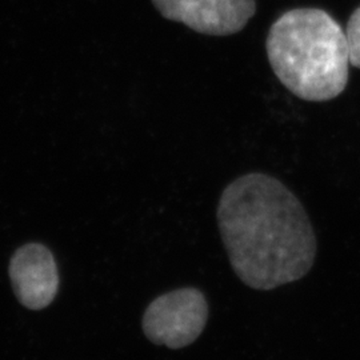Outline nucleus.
I'll list each match as a JSON object with an SVG mask.
<instances>
[{"mask_svg":"<svg viewBox=\"0 0 360 360\" xmlns=\"http://www.w3.org/2000/svg\"><path fill=\"white\" fill-rule=\"evenodd\" d=\"M346 40L349 63L356 68H360V7L356 8L348 19Z\"/></svg>","mask_w":360,"mask_h":360,"instance_id":"nucleus-6","label":"nucleus"},{"mask_svg":"<svg viewBox=\"0 0 360 360\" xmlns=\"http://www.w3.org/2000/svg\"><path fill=\"white\" fill-rule=\"evenodd\" d=\"M266 50L284 87L307 102H327L347 86L346 32L330 13L296 8L271 27Z\"/></svg>","mask_w":360,"mask_h":360,"instance_id":"nucleus-2","label":"nucleus"},{"mask_svg":"<svg viewBox=\"0 0 360 360\" xmlns=\"http://www.w3.org/2000/svg\"><path fill=\"white\" fill-rule=\"evenodd\" d=\"M208 321L205 294L184 287L158 296L143 315V333L156 346L187 347L203 333Z\"/></svg>","mask_w":360,"mask_h":360,"instance_id":"nucleus-3","label":"nucleus"},{"mask_svg":"<svg viewBox=\"0 0 360 360\" xmlns=\"http://www.w3.org/2000/svg\"><path fill=\"white\" fill-rule=\"evenodd\" d=\"M217 217L232 270L245 285L270 291L312 269L316 235L302 202L281 180L260 172L239 176L221 193Z\"/></svg>","mask_w":360,"mask_h":360,"instance_id":"nucleus-1","label":"nucleus"},{"mask_svg":"<svg viewBox=\"0 0 360 360\" xmlns=\"http://www.w3.org/2000/svg\"><path fill=\"white\" fill-rule=\"evenodd\" d=\"M10 279L19 303L39 311L51 304L59 291V270L51 251L41 243H27L15 251Z\"/></svg>","mask_w":360,"mask_h":360,"instance_id":"nucleus-5","label":"nucleus"},{"mask_svg":"<svg viewBox=\"0 0 360 360\" xmlns=\"http://www.w3.org/2000/svg\"><path fill=\"white\" fill-rule=\"evenodd\" d=\"M163 18L193 31L227 37L245 28L255 15V0H153Z\"/></svg>","mask_w":360,"mask_h":360,"instance_id":"nucleus-4","label":"nucleus"}]
</instances>
